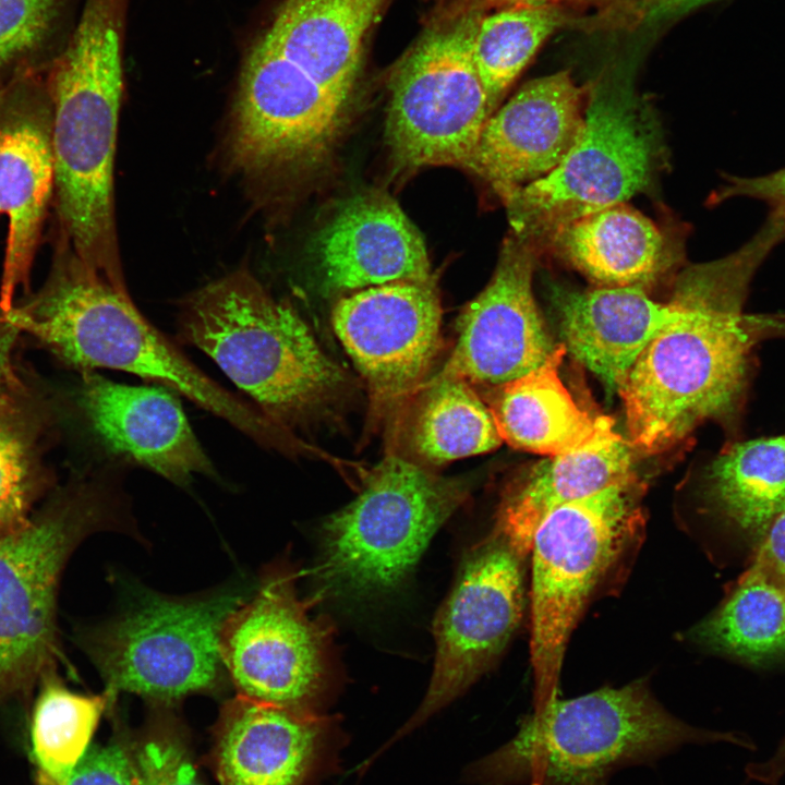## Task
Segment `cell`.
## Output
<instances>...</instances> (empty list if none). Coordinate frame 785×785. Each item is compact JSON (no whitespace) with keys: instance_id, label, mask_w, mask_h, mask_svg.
<instances>
[{"instance_id":"8d00e7d4","label":"cell","mask_w":785,"mask_h":785,"mask_svg":"<svg viewBox=\"0 0 785 785\" xmlns=\"http://www.w3.org/2000/svg\"><path fill=\"white\" fill-rule=\"evenodd\" d=\"M751 565L785 587V510L758 542Z\"/></svg>"},{"instance_id":"e0dca14e","label":"cell","mask_w":785,"mask_h":785,"mask_svg":"<svg viewBox=\"0 0 785 785\" xmlns=\"http://www.w3.org/2000/svg\"><path fill=\"white\" fill-rule=\"evenodd\" d=\"M587 93L569 71L527 82L488 117L472 171L504 202L519 188L550 173L582 132Z\"/></svg>"},{"instance_id":"7c38bea8","label":"cell","mask_w":785,"mask_h":785,"mask_svg":"<svg viewBox=\"0 0 785 785\" xmlns=\"http://www.w3.org/2000/svg\"><path fill=\"white\" fill-rule=\"evenodd\" d=\"M286 565L264 569L253 593L225 621L220 654L238 695L319 715L326 684L328 627L309 616Z\"/></svg>"},{"instance_id":"60d3db41","label":"cell","mask_w":785,"mask_h":785,"mask_svg":"<svg viewBox=\"0 0 785 785\" xmlns=\"http://www.w3.org/2000/svg\"><path fill=\"white\" fill-rule=\"evenodd\" d=\"M496 4L507 7H541L555 4L558 0H491Z\"/></svg>"},{"instance_id":"d4e9b609","label":"cell","mask_w":785,"mask_h":785,"mask_svg":"<svg viewBox=\"0 0 785 785\" xmlns=\"http://www.w3.org/2000/svg\"><path fill=\"white\" fill-rule=\"evenodd\" d=\"M544 238L558 257L602 288H644L675 259L659 227L626 203L579 218Z\"/></svg>"},{"instance_id":"277c9868","label":"cell","mask_w":785,"mask_h":785,"mask_svg":"<svg viewBox=\"0 0 785 785\" xmlns=\"http://www.w3.org/2000/svg\"><path fill=\"white\" fill-rule=\"evenodd\" d=\"M51 107L55 194L75 257L121 276L113 165L123 92V40L94 25L76 28L46 72Z\"/></svg>"},{"instance_id":"6da1fadb","label":"cell","mask_w":785,"mask_h":785,"mask_svg":"<svg viewBox=\"0 0 785 785\" xmlns=\"http://www.w3.org/2000/svg\"><path fill=\"white\" fill-rule=\"evenodd\" d=\"M784 240L785 222L769 216L737 251L681 275L679 317L644 347L617 390L631 445L659 452L708 420L737 419L756 348L785 336V314L745 312L756 271Z\"/></svg>"},{"instance_id":"5bb4252c","label":"cell","mask_w":785,"mask_h":785,"mask_svg":"<svg viewBox=\"0 0 785 785\" xmlns=\"http://www.w3.org/2000/svg\"><path fill=\"white\" fill-rule=\"evenodd\" d=\"M522 560L494 532L468 552L434 620L436 657L427 692L374 758L461 695L503 652L522 617Z\"/></svg>"},{"instance_id":"d6a6232c","label":"cell","mask_w":785,"mask_h":785,"mask_svg":"<svg viewBox=\"0 0 785 785\" xmlns=\"http://www.w3.org/2000/svg\"><path fill=\"white\" fill-rule=\"evenodd\" d=\"M37 492L24 444L0 422V536L29 521Z\"/></svg>"},{"instance_id":"f35d334b","label":"cell","mask_w":785,"mask_h":785,"mask_svg":"<svg viewBox=\"0 0 785 785\" xmlns=\"http://www.w3.org/2000/svg\"><path fill=\"white\" fill-rule=\"evenodd\" d=\"M745 773L749 781L763 785H778L785 776V736L768 759L748 763Z\"/></svg>"},{"instance_id":"4316f807","label":"cell","mask_w":785,"mask_h":785,"mask_svg":"<svg viewBox=\"0 0 785 785\" xmlns=\"http://www.w3.org/2000/svg\"><path fill=\"white\" fill-rule=\"evenodd\" d=\"M705 488L717 515L759 542L785 510V435L728 447L712 462Z\"/></svg>"},{"instance_id":"8fae6325","label":"cell","mask_w":785,"mask_h":785,"mask_svg":"<svg viewBox=\"0 0 785 785\" xmlns=\"http://www.w3.org/2000/svg\"><path fill=\"white\" fill-rule=\"evenodd\" d=\"M660 140L651 116L631 95L599 92L585 108L573 147L546 176L505 201L517 234L531 241L644 191Z\"/></svg>"},{"instance_id":"5b68a950","label":"cell","mask_w":785,"mask_h":785,"mask_svg":"<svg viewBox=\"0 0 785 785\" xmlns=\"http://www.w3.org/2000/svg\"><path fill=\"white\" fill-rule=\"evenodd\" d=\"M178 330L283 428L303 420L343 381L300 314L246 270L184 299Z\"/></svg>"},{"instance_id":"9c48e42d","label":"cell","mask_w":785,"mask_h":785,"mask_svg":"<svg viewBox=\"0 0 785 785\" xmlns=\"http://www.w3.org/2000/svg\"><path fill=\"white\" fill-rule=\"evenodd\" d=\"M469 485L388 456L359 496L323 526L317 578L326 593L366 599L395 588L438 528L462 505Z\"/></svg>"},{"instance_id":"b9f144b4","label":"cell","mask_w":785,"mask_h":785,"mask_svg":"<svg viewBox=\"0 0 785 785\" xmlns=\"http://www.w3.org/2000/svg\"><path fill=\"white\" fill-rule=\"evenodd\" d=\"M13 83L14 82H11L9 84L0 86V111L4 107L7 100L9 99Z\"/></svg>"},{"instance_id":"1f68e13d","label":"cell","mask_w":785,"mask_h":785,"mask_svg":"<svg viewBox=\"0 0 785 785\" xmlns=\"http://www.w3.org/2000/svg\"><path fill=\"white\" fill-rule=\"evenodd\" d=\"M75 0H0V86L47 72L74 29Z\"/></svg>"},{"instance_id":"484cf974","label":"cell","mask_w":785,"mask_h":785,"mask_svg":"<svg viewBox=\"0 0 785 785\" xmlns=\"http://www.w3.org/2000/svg\"><path fill=\"white\" fill-rule=\"evenodd\" d=\"M567 349L555 346L546 361L494 387L488 408L511 447L557 456L584 447L614 426L612 418L580 409L558 375Z\"/></svg>"},{"instance_id":"ba28073f","label":"cell","mask_w":785,"mask_h":785,"mask_svg":"<svg viewBox=\"0 0 785 785\" xmlns=\"http://www.w3.org/2000/svg\"><path fill=\"white\" fill-rule=\"evenodd\" d=\"M639 481L608 486L548 512L532 538L533 710L559 698L569 636L599 582L643 524Z\"/></svg>"},{"instance_id":"4fadbf2b","label":"cell","mask_w":785,"mask_h":785,"mask_svg":"<svg viewBox=\"0 0 785 785\" xmlns=\"http://www.w3.org/2000/svg\"><path fill=\"white\" fill-rule=\"evenodd\" d=\"M347 102L261 36L240 73L228 140L232 165L253 178L323 160Z\"/></svg>"},{"instance_id":"e575fe53","label":"cell","mask_w":785,"mask_h":785,"mask_svg":"<svg viewBox=\"0 0 785 785\" xmlns=\"http://www.w3.org/2000/svg\"><path fill=\"white\" fill-rule=\"evenodd\" d=\"M65 785H140L134 748L116 739L88 747Z\"/></svg>"},{"instance_id":"2e32d148","label":"cell","mask_w":785,"mask_h":785,"mask_svg":"<svg viewBox=\"0 0 785 785\" xmlns=\"http://www.w3.org/2000/svg\"><path fill=\"white\" fill-rule=\"evenodd\" d=\"M532 241L514 233L486 287L461 311L458 339L442 373L499 386L541 366L552 343L532 292Z\"/></svg>"},{"instance_id":"3957f363","label":"cell","mask_w":785,"mask_h":785,"mask_svg":"<svg viewBox=\"0 0 785 785\" xmlns=\"http://www.w3.org/2000/svg\"><path fill=\"white\" fill-rule=\"evenodd\" d=\"M717 742L756 749L744 734L677 718L641 679L532 711L512 739L467 769V777L480 785H608L624 768L652 764L685 745Z\"/></svg>"},{"instance_id":"ab89813d","label":"cell","mask_w":785,"mask_h":785,"mask_svg":"<svg viewBox=\"0 0 785 785\" xmlns=\"http://www.w3.org/2000/svg\"><path fill=\"white\" fill-rule=\"evenodd\" d=\"M714 0H643L642 17L647 22L674 19Z\"/></svg>"},{"instance_id":"f1b7e54d","label":"cell","mask_w":785,"mask_h":785,"mask_svg":"<svg viewBox=\"0 0 785 785\" xmlns=\"http://www.w3.org/2000/svg\"><path fill=\"white\" fill-rule=\"evenodd\" d=\"M409 437L414 452L436 464L487 452L503 443L488 406L470 383L444 373L425 387Z\"/></svg>"},{"instance_id":"74e56055","label":"cell","mask_w":785,"mask_h":785,"mask_svg":"<svg viewBox=\"0 0 785 785\" xmlns=\"http://www.w3.org/2000/svg\"><path fill=\"white\" fill-rule=\"evenodd\" d=\"M19 331L3 315L0 317V415L8 409L16 389L12 353Z\"/></svg>"},{"instance_id":"ffe728a7","label":"cell","mask_w":785,"mask_h":785,"mask_svg":"<svg viewBox=\"0 0 785 785\" xmlns=\"http://www.w3.org/2000/svg\"><path fill=\"white\" fill-rule=\"evenodd\" d=\"M47 96L39 75L15 81L0 122V216L8 219L0 306H13L28 281L47 205L55 191L50 123L37 114Z\"/></svg>"},{"instance_id":"52a82bcc","label":"cell","mask_w":785,"mask_h":785,"mask_svg":"<svg viewBox=\"0 0 785 785\" xmlns=\"http://www.w3.org/2000/svg\"><path fill=\"white\" fill-rule=\"evenodd\" d=\"M101 531L138 538L121 493L105 482L68 490L0 536V705L58 671L61 577L78 545Z\"/></svg>"},{"instance_id":"836d02e7","label":"cell","mask_w":785,"mask_h":785,"mask_svg":"<svg viewBox=\"0 0 785 785\" xmlns=\"http://www.w3.org/2000/svg\"><path fill=\"white\" fill-rule=\"evenodd\" d=\"M134 753L140 785H203L180 737L164 723Z\"/></svg>"},{"instance_id":"f546056e","label":"cell","mask_w":785,"mask_h":785,"mask_svg":"<svg viewBox=\"0 0 785 785\" xmlns=\"http://www.w3.org/2000/svg\"><path fill=\"white\" fill-rule=\"evenodd\" d=\"M32 717V742L40 785H65L88 748L102 713L111 708L106 691L82 695L70 690L58 671L38 684Z\"/></svg>"},{"instance_id":"7a4b0ae2","label":"cell","mask_w":785,"mask_h":785,"mask_svg":"<svg viewBox=\"0 0 785 785\" xmlns=\"http://www.w3.org/2000/svg\"><path fill=\"white\" fill-rule=\"evenodd\" d=\"M2 315L85 372L131 373L185 397L259 445H289L285 428L212 379L143 316L123 277L101 274L75 257L33 301Z\"/></svg>"},{"instance_id":"cb8c5ba5","label":"cell","mask_w":785,"mask_h":785,"mask_svg":"<svg viewBox=\"0 0 785 785\" xmlns=\"http://www.w3.org/2000/svg\"><path fill=\"white\" fill-rule=\"evenodd\" d=\"M387 0H283L263 35L316 82L349 99L364 39Z\"/></svg>"},{"instance_id":"83f0119b","label":"cell","mask_w":785,"mask_h":785,"mask_svg":"<svg viewBox=\"0 0 785 785\" xmlns=\"http://www.w3.org/2000/svg\"><path fill=\"white\" fill-rule=\"evenodd\" d=\"M688 638L749 663L785 655V587L750 565L725 601L692 627Z\"/></svg>"},{"instance_id":"7402d4cb","label":"cell","mask_w":785,"mask_h":785,"mask_svg":"<svg viewBox=\"0 0 785 785\" xmlns=\"http://www.w3.org/2000/svg\"><path fill=\"white\" fill-rule=\"evenodd\" d=\"M553 299L566 349L612 392L644 347L683 310L676 290L668 303H660L640 287L556 288Z\"/></svg>"},{"instance_id":"ac0fdd59","label":"cell","mask_w":785,"mask_h":785,"mask_svg":"<svg viewBox=\"0 0 785 785\" xmlns=\"http://www.w3.org/2000/svg\"><path fill=\"white\" fill-rule=\"evenodd\" d=\"M82 406L105 449L179 486L194 475L216 476L177 394L161 386H130L84 372Z\"/></svg>"},{"instance_id":"d6986e66","label":"cell","mask_w":785,"mask_h":785,"mask_svg":"<svg viewBox=\"0 0 785 785\" xmlns=\"http://www.w3.org/2000/svg\"><path fill=\"white\" fill-rule=\"evenodd\" d=\"M330 718L238 695L222 710L216 763L221 785H310L334 763Z\"/></svg>"},{"instance_id":"603a6c76","label":"cell","mask_w":785,"mask_h":785,"mask_svg":"<svg viewBox=\"0 0 785 785\" xmlns=\"http://www.w3.org/2000/svg\"><path fill=\"white\" fill-rule=\"evenodd\" d=\"M639 481L628 444L614 426L591 444L550 456L506 491L493 532L524 559L543 518L553 509L608 486Z\"/></svg>"},{"instance_id":"8992f818","label":"cell","mask_w":785,"mask_h":785,"mask_svg":"<svg viewBox=\"0 0 785 785\" xmlns=\"http://www.w3.org/2000/svg\"><path fill=\"white\" fill-rule=\"evenodd\" d=\"M254 589L233 581L172 595L121 580L117 612L75 628L73 640L101 676L112 705L120 692L161 704L194 693H219L230 684L220 632Z\"/></svg>"},{"instance_id":"4dcf8cb0","label":"cell","mask_w":785,"mask_h":785,"mask_svg":"<svg viewBox=\"0 0 785 785\" xmlns=\"http://www.w3.org/2000/svg\"><path fill=\"white\" fill-rule=\"evenodd\" d=\"M566 22L556 4L507 7L481 17L472 57L492 113L543 43Z\"/></svg>"},{"instance_id":"44dd1931","label":"cell","mask_w":785,"mask_h":785,"mask_svg":"<svg viewBox=\"0 0 785 785\" xmlns=\"http://www.w3.org/2000/svg\"><path fill=\"white\" fill-rule=\"evenodd\" d=\"M313 253L330 289L432 279L420 232L400 206L381 193L345 202L315 235Z\"/></svg>"},{"instance_id":"d590c367","label":"cell","mask_w":785,"mask_h":785,"mask_svg":"<svg viewBox=\"0 0 785 785\" xmlns=\"http://www.w3.org/2000/svg\"><path fill=\"white\" fill-rule=\"evenodd\" d=\"M732 197L763 202L770 209V216L785 221V168L759 177H726L711 201L718 203Z\"/></svg>"},{"instance_id":"30bf717a","label":"cell","mask_w":785,"mask_h":785,"mask_svg":"<svg viewBox=\"0 0 785 785\" xmlns=\"http://www.w3.org/2000/svg\"><path fill=\"white\" fill-rule=\"evenodd\" d=\"M482 16L472 9L432 26L395 69L385 136L400 169L454 166L472 171L492 114L472 57Z\"/></svg>"},{"instance_id":"9a60e30c","label":"cell","mask_w":785,"mask_h":785,"mask_svg":"<svg viewBox=\"0 0 785 785\" xmlns=\"http://www.w3.org/2000/svg\"><path fill=\"white\" fill-rule=\"evenodd\" d=\"M440 323L433 278L369 287L333 311L336 335L382 404L416 390L438 351Z\"/></svg>"}]
</instances>
